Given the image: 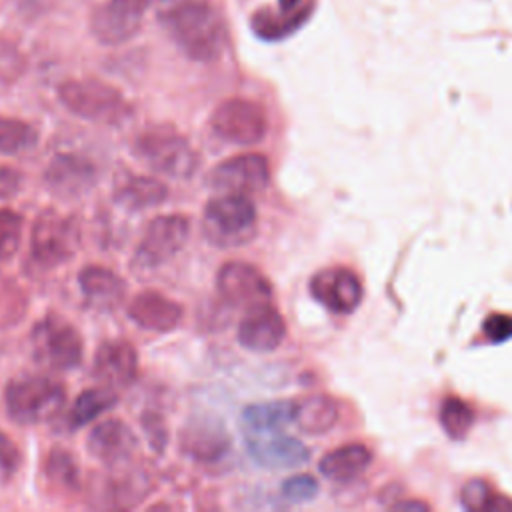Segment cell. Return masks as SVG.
I'll use <instances>...</instances> for the list:
<instances>
[{
	"label": "cell",
	"mask_w": 512,
	"mask_h": 512,
	"mask_svg": "<svg viewBox=\"0 0 512 512\" xmlns=\"http://www.w3.org/2000/svg\"><path fill=\"white\" fill-rule=\"evenodd\" d=\"M220 298L234 308H254L272 298L270 280L254 266L242 260L224 262L216 274Z\"/></svg>",
	"instance_id": "30bf717a"
},
{
	"label": "cell",
	"mask_w": 512,
	"mask_h": 512,
	"mask_svg": "<svg viewBox=\"0 0 512 512\" xmlns=\"http://www.w3.org/2000/svg\"><path fill=\"white\" fill-rule=\"evenodd\" d=\"M190 236V218L184 214L154 216L134 250L132 266L138 270H156L172 260Z\"/></svg>",
	"instance_id": "ba28073f"
},
{
	"label": "cell",
	"mask_w": 512,
	"mask_h": 512,
	"mask_svg": "<svg viewBox=\"0 0 512 512\" xmlns=\"http://www.w3.org/2000/svg\"><path fill=\"white\" fill-rule=\"evenodd\" d=\"M58 98L74 116L96 124H122L134 108L112 84L98 78H70L58 86Z\"/></svg>",
	"instance_id": "7a4b0ae2"
},
{
	"label": "cell",
	"mask_w": 512,
	"mask_h": 512,
	"mask_svg": "<svg viewBox=\"0 0 512 512\" xmlns=\"http://www.w3.org/2000/svg\"><path fill=\"white\" fill-rule=\"evenodd\" d=\"M26 70L22 50L8 38L0 36V86L14 84Z\"/></svg>",
	"instance_id": "836d02e7"
},
{
	"label": "cell",
	"mask_w": 512,
	"mask_h": 512,
	"mask_svg": "<svg viewBox=\"0 0 512 512\" xmlns=\"http://www.w3.org/2000/svg\"><path fill=\"white\" fill-rule=\"evenodd\" d=\"M392 508H394V510H416V512H418V510H420V512H422V510H428V506H426L424 502H416V500L398 502V504H394Z\"/></svg>",
	"instance_id": "ab89813d"
},
{
	"label": "cell",
	"mask_w": 512,
	"mask_h": 512,
	"mask_svg": "<svg viewBox=\"0 0 512 512\" xmlns=\"http://www.w3.org/2000/svg\"><path fill=\"white\" fill-rule=\"evenodd\" d=\"M24 220L10 208H0V262L10 260L22 242Z\"/></svg>",
	"instance_id": "d6a6232c"
},
{
	"label": "cell",
	"mask_w": 512,
	"mask_h": 512,
	"mask_svg": "<svg viewBox=\"0 0 512 512\" xmlns=\"http://www.w3.org/2000/svg\"><path fill=\"white\" fill-rule=\"evenodd\" d=\"M66 400L62 382L46 374L22 372L4 388L8 416L22 426H32L54 418Z\"/></svg>",
	"instance_id": "3957f363"
},
{
	"label": "cell",
	"mask_w": 512,
	"mask_h": 512,
	"mask_svg": "<svg viewBox=\"0 0 512 512\" xmlns=\"http://www.w3.org/2000/svg\"><path fill=\"white\" fill-rule=\"evenodd\" d=\"M154 0H108L90 16V32L104 46L128 42L142 26V18Z\"/></svg>",
	"instance_id": "8fae6325"
},
{
	"label": "cell",
	"mask_w": 512,
	"mask_h": 512,
	"mask_svg": "<svg viewBox=\"0 0 512 512\" xmlns=\"http://www.w3.org/2000/svg\"><path fill=\"white\" fill-rule=\"evenodd\" d=\"M484 332L492 342H504L512 338V316H506V314L488 316L484 322Z\"/></svg>",
	"instance_id": "8d00e7d4"
},
{
	"label": "cell",
	"mask_w": 512,
	"mask_h": 512,
	"mask_svg": "<svg viewBox=\"0 0 512 512\" xmlns=\"http://www.w3.org/2000/svg\"><path fill=\"white\" fill-rule=\"evenodd\" d=\"M114 198L128 210H146L168 198V186L154 176H126L118 182Z\"/></svg>",
	"instance_id": "cb8c5ba5"
},
{
	"label": "cell",
	"mask_w": 512,
	"mask_h": 512,
	"mask_svg": "<svg viewBox=\"0 0 512 512\" xmlns=\"http://www.w3.org/2000/svg\"><path fill=\"white\" fill-rule=\"evenodd\" d=\"M88 452L102 464L120 468L122 464L130 462L138 450V440L134 430L116 418H108L98 422L88 438H86Z\"/></svg>",
	"instance_id": "5bb4252c"
},
{
	"label": "cell",
	"mask_w": 512,
	"mask_h": 512,
	"mask_svg": "<svg viewBox=\"0 0 512 512\" xmlns=\"http://www.w3.org/2000/svg\"><path fill=\"white\" fill-rule=\"evenodd\" d=\"M94 378L112 390L128 388L138 376V352L126 340H106L92 360Z\"/></svg>",
	"instance_id": "2e32d148"
},
{
	"label": "cell",
	"mask_w": 512,
	"mask_h": 512,
	"mask_svg": "<svg viewBox=\"0 0 512 512\" xmlns=\"http://www.w3.org/2000/svg\"><path fill=\"white\" fill-rule=\"evenodd\" d=\"M80 248V224L58 210H44L30 230V260L46 272L74 258Z\"/></svg>",
	"instance_id": "8992f818"
},
{
	"label": "cell",
	"mask_w": 512,
	"mask_h": 512,
	"mask_svg": "<svg viewBox=\"0 0 512 512\" xmlns=\"http://www.w3.org/2000/svg\"><path fill=\"white\" fill-rule=\"evenodd\" d=\"M296 402L274 400L250 404L242 410V428L246 434H272L282 432L290 422H294Z\"/></svg>",
	"instance_id": "603a6c76"
},
{
	"label": "cell",
	"mask_w": 512,
	"mask_h": 512,
	"mask_svg": "<svg viewBox=\"0 0 512 512\" xmlns=\"http://www.w3.org/2000/svg\"><path fill=\"white\" fill-rule=\"evenodd\" d=\"M22 186V174L10 166H0V200H8L18 194Z\"/></svg>",
	"instance_id": "74e56055"
},
{
	"label": "cell",
	"mask_w": 512,
	"mask_h": 512,
	"mask_svg": "<svg viewBox=\"0 0 512 512\" xmlns=\"http://www.w3.org/2000/svg\"><path fill=\"white\" fill-rule=\"evenodd\" d=\"M318 494V482L308 474H296L284 480L280 486V496L290 504H306Z\"/></svg>",
	"instance_id": "e575fe53"
},
{
	"label": "cell",
	"mask_w": 512,
	"mask_h": 512,
	"mask_svg": "<svg viewBox=\"0 0 512 512\" xmlns=\"http://www.w3.org/2000/svg\"><path fill=\"white\" fill-rule=\"evenodd\" d=\"M78 286L86 304L98 312L118 308L126 294V280L114 270L98 264H90L80 270Z\"/></svg>",
	"instance_id": "44dd1931"
},
{
	"label": "cell",
	"mask_w": 512,
	"mask_h": 512,
	"mask_svg": "<svg viewBox=\"0 0 512 512\" xmlns=\"http://www.w3.org/2000/svg\"><path fill=\"white\" fill-rule=\"evenodd\" d=\"M212 132L236 146H254L264 140L268 132L266 110L250 98H228L222 100L210 116Z\"/></svg>",
	"instance_id": "9c48e42d"
},
{
	"label": "cell",
	"mask_w": 512,
	"mask_h": 512,
	"mask_svg": "<svg viewBox=\"0 0 512 512\" xmlns=\"http://www.w3.org/2000/svg\"><path fill=\"white\" fill-rule=\"evenodd\" d=\"M474 422L472 408L458 400V398H446L440 408V424L446 430L450 438H464Z\"/></svg>",
	"instance_id": "4dcf8cb0"
},
{
	"label": "cell",
	"mask_w": 512,
	"mask_h": 512,
	"mask_svg": "<svg viewBox=\"0 0 512 512\" xmlns=\"http://www.w3.org/2000/svg\"><path fill=\"white\" fill-rule=\"evenodd\" d=\"M338 420V406L326 394H312L296 402L294 424L310 436L326 434Z\"/></svg>",
	"instance_id": "d4e9b609"
},
{
	"label": "cell",
	"mask_w": 512,
	"mask_h": 512,
	"mask_svg": "<svg viewBox=\"0 0 512 512\" xmlns=\"http://www.w3.org/2000/svg\"><path fill=\"white\" fill-rule=\"evenodd\" d=\"M462 504L468 510H512V502L504 496L492 494L488 484L482 480H470L462 488Z\"/></svg>",
	"instance_id": "1f68e13d"
},
{
	"label": "cell",
	"mask_w": 512,
	"mask_h": 512,
	"mask_svg": "<svg viewBox=\"0 0 512 512\" xmlns=\"http://www.w3.org/2000/svg\"><path fill=\"white\" fill-rule=\"evenodd\" d=\"M134 150L136 156L154 172L176 180L192 178L200 164V156L192 142L174 126L166 124L142 130L136 136Z\"/></svg>",
	"instance_id": "277c9868"
},
{
	"label": "cell",
	"mask_w": 512,
	"mask_h": 512,
	"mask_svg": "<svg viewBox=\"0 0 512 512\" xmlns=\"http://www.w3.org/2000/svg\"><path fill=\"white\" fill-rule=\"evenodd\" d=\"M256 206L244 194H220L208 200L202 216L204 238L218 248H236L256 232Z\"/></svg>",
	"instance_id": "5b68a950"
},
{
	"label": "cell",
	"mask_w": 512,
	"mask_h": 512,
	"mask_svg": "<svg viewBox=\"0 0 512 512\" xmlns=\"http://www.w3.org/2000/svg\"><path fill=\"white\" fill-rule=\"evenodd\" d=\"M246 450L250 458L270 470H288L298 468L308 462V448L292 436L272 432V434H248Z\"/></svg>",
	"instance_id": "ac0fdd59"
},
{
	"label": "cell",
	"mask_w": 512,
	"mask_h": 512,
	"mask_svg": "<svg viewBox=\"0 0 512 512\" xmlns=\"http://www.w3.org/2000/svg\"><path fill=\"white\" fill-rule=\"evenodd\" d=\"M38 130L20 118L0 116V152L2 154H22L36 146Z\"/></svg>",
	"instance_id": "f1b7e54d"
},
{
	"label": "cell",
	"mask_w": 512,
	"mask_h": 512,
	"mask_svg": "<svg viewBox=\"0 0 512 512\" xmlns=\"http://www.w3.org/2000/svg\"><path fill=\"white\" fill-rule=\"evenodd\" d=\"M312 14V2L304 4L300 10L286 14V12H272L268 8L258 10L252 16V30L258 38L262 40H282L286 36H290L292 32H296Z\"/></svg>",
	"instance_id": "484cf974"
},
{
	"label": "cell",
	"mask_w": 512,
	"mask_h": 512,
	"mask_svg": "<svg viewBox=\"0 0 512 512\" xmlns=\"http://www.w3.org/2000/svg\"><path fill=\"white\" fill-rule=\"evenodd\" d=\"M96 180V166L88 158L70 152L56 154L44 170V184L60 198L82 196L96 184Z\"/></svg>",
	"instance_id": "9a60e30c"
},
{
	"label": "cell",
	"mask_w": 512,
	"mask_h": 512,
	"mask_svg": "<svg viewBox=\"0 0 512 512\" xmlns=\"http://www.w3.org/2000/svg\"><path fill=\"white\" fill-rule=\"evenodd\" d=\"M270 182L266 156L250 152L232 156L208 172V186L222 194L252 196L262 192Z\"/></svg>",
	"instance_id": "7c38bea8"
},
{
	"label": "cell",
	"mask_w": 512,
	"mask_h": 512,
	"mask_svg": "<svg viewBox=\"0 0 512 512\" xmlns=\"http://www.w3.org/2000/svg\"><path fill=\"white\" fill-rule=\"evenodd\" d=\"M34 360L48 370H70L82 362L84 340L78 328L60 314L38 320L30 332Z\"/></svg>",
	"instance_id": "52a82bcc"
},
{
	"label": "cell",
	"mask_w": 512,
	"mask_h": 512,
	"mask_svg": "<svg viewBox=\"0 0 512 512\" xmlns=\"http://www.w3.org/2000/svg\"><path fill=\"white\" fill-rule=\"evenodd\" d=\"M310 294L330 312L348 314L362 300V282L346 268H328L312 276Z\"/></svg>",
	"instance_id": "e0dca14e"
},
{
	"label": "cell",
	"mask_w": 512,
	"mask_h": 512,
	"mask_svg": "<svg viewBox=\"0 0 512 512\" xmlns=\"http://www.w3.org/2000/svg\"><path fill=\"white\" fill-rule=\"evenodd\" d=\"M28 298L22 288L12 280L0 274V328H10L20 322L26 314Z\"/></svg>",
	"instance_id": "f546056e"
},
{
	"label": "cell",
	"mask_w": 512,
	"mask_h": 512,
	"mask_svg": "<svg viewBox=\"0 0 512 512\" xmlns=\"http://www.w3.org/2000/svg\"><path fill=\"white\" fill-rule=\"evenodd\" d=\"M128 316L134 324L150 332H170L184 316L180 302L158 290H142L128 304Z\"/></svg>",
	"instance_id": "ffe728a7"
},
{
	"label": "cell",
	"mask_w": 512,
	"mask_h": 512,
	"mask_svg": "<svg viewBox=\"0 0 512 512\" xmlns=\"http://www.w3.org/2000/svg\"><path fill=\"white\" fill-rule=\"evenodd\" d=\"M116 402H118L116 390L102 386V384L96 388H88L74 398V404L68 412V426L82 428V426L94 422L100 414L114 408Z\"/></svg>",
	"instance_id": "4316f807"
},
{
	"label": "cell",
	"mask_w": 512,
	"mask_h": 512,
	"mask_svg": "<svg viewBox=\"0 0 512 512\" xmlns=\"http://www.w3.org/2000/svg\"><path fill=\"white\" fill-rule=\"evenodd\" d=\"M44 478L56 490L76 492L80 488V470L76 458L68 450L54 446L44 458Z\"/></svg>",
	"instance_id": "83f0119b"
},
{
	"label": "cell",
	"mask_w": 512,
	"mask_h": 512,
	"mask_svg": "<svg viewBox=\"0 0 512 512\" xmlns=\"http://www.w3.org/2000/svg\"><path fill=\"white\" fill-rule=\"evenodd\" d=\"M158 24L194 62H216L226 48V24L212 0H160Z\"/></svg>",
	"instance_id": "6da1fadb"
},
{
	"label": "cell",
	"mask_w": 512,
	"mask_h": 512,
	"mask_svg": "<svg viewBox=\"0 0 512 512\" xmlns=\"http://www.w3.org/2000/svg\"><path fill=\"white\" fill-rule=\"evenodd\" d=\"M372 462V452L364 444H346L328 454L318 462V470L332 482H350L364 474Z\"/></svg>",
	"instance_id": "7402d4cb"
},
{
	"label": "cell",
	"mask_w": 512,
	"mask_h": 512,
	"mask_svg": "<svg viewBox=\"0 0 512 512\" xmlns=\"http://www.w3.org/2000/svg\"><path fill=\"white\" fill-rule=\"evenodd\" d=\"M302 6H304L302 0H278V10L286 12V14H292V12L300 10Z\"/></svg>",
	"instance_id": "f35d334b"
},
{
	"label": "cell",
	"mask_w": 512,
	"mask_h": 512,
	"mask_svg": "<svg viewBox=\"0 0 512 512\" xmlns=\"http://www.w3.org/2000/svg\"><path fill=\"white\" fill-rule=\"evenodd\" d=\"M22 464V452L18 444L0 430V484H8Z\"/></svg>",
	"instance_id": "d590c367"
},
{
	"label": "cell",
	"mask_w": 512,
	"mask_h": 512,
	"mask_svg": "<svg viewBox=\"0 0 512 512\" xmlns=\"http://www.w3.org/2000/svg\"><path fill=\"white\" fill-rule=\"evenodd\" d=\"M180 450L196 462H218L230 450V434L216 416H194L180 432Z\"/></svg>",
	"instance_id": "4fadbf2b"
},
{
	"label": "cell",
	"mask_w": 512,
	"mask_h": 512,
	"mask_svg": "<svg viewBox=\"0 0 512 512\" xmlns=\"http://www.w3.org/2000/svg\"><path fill=\"white\" fill-rule=\"evenodd\" d=\"M286 336V322L282 314L270 304L248 308L238 324V342L252 352H272Z\"/></svg>",
	"instance_id": "d6986e66"
}]
</instances>
